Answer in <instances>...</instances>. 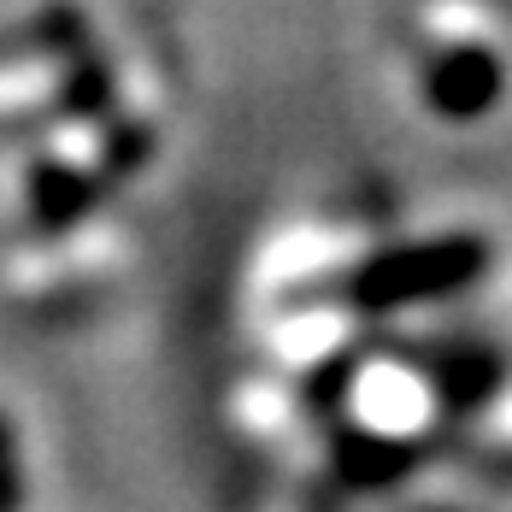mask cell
<instances>
[{
  "label": "cell",
  "mask_w": 512,
  "mask_h": 512,
  "mask_svg": "<svg viewBox=\"0 0 512 512\" xmlns=\"http://www.w3.org/2000/svg\"><path fill=\"white\" fill-rule=\"evenodd\" d=\"M489 271V242L477 236H436V242H407L389 254H371L348 283V301L359 312H395L418 301L460 295Z\"/></svg>",
  "instance_id": "6da1fadb"
},
{
  "label": "cell",
  "mask_w": 512,
  "mask_h": 512,
  "mask_svg": "<svg viewBox=\"0 0 512 512\" xmlns=\"http://www.w3.org/2000/svg\"><path fill=\"white\" fill-rule=\"evenodd\" d=\"M501 95H507V65L489 48H448L424 71V101L448 124H471V118L495 112Z\"/></svg>",
  "instance_id": "7a4b0ae2"
},
{
  "label": "cell",
  "mask_w": 512,
  "mask_h": 512,
  "mask_svg": "<svg viewBox=\"0 0 512 512\" xmlns=\"http://www.w3.org/2000/svg\"><path fill=\"white\" fill-rule=\"evenodd\" d=\"M336 471H342V483H354V489H383V483H395L401 471H412V448L407 442H389V436H342Z\"/></svg>",
  "instance_id": "3957f363"
},
{
  "label": "cell",
  "mask_w": 512,
  "mask_h": 512,
  "mask_svg": "<svg viewBox=\"0 0 512 512\" xmlns=\"http://www.w3.org/2000/svg\"><path fill=\"white\" fill-rule=\"evenodd\" d=\"M89 201H95L89 177H77L71 165H36V177H30V212H36L42 230H65L71 218L89 212Z\"/></svg>",
  "instance_id": "277c9868"
},
{
  "label": "cell",
  "mask_w": 512,
  "mask_h": 512,
  "mask_svg": "<svg viewBox=\"0 0 512 512\" xmlns=\"http://www.w3.org/2000/svg\"><path fill=\"white\" fill-rule=\"evenodd\" d=\"M436 383L448 389V401L454 407H471V401H483L489 395V383H495V354H454L436 365Z\"/></svg>",
  "instance_id": "5b68a950"
},
{
  "label": "cell",
  "mask_w": 512,
  "mask_h": 512,
  "mask_svg": "<svg viewBox=\"0 0 512 512\" xmlns=\"http://www.w3.org/2000/svg\"><path fill=\"white\" fill-rule=\"evenodd\" d=\"M24 507V465H18V430L0 418V512Z\"/></svg>",
  "instance_id": "8992f818"
},
{
  "label": "cell",
  "mask_w": 512,
  "mask_h": 512,
  "mask_svg": "<svg viewBox=\"0 0 512 512\" xmlns=\"http://www.w3.org/2000/svg\"><path fill=\"white\" fill-rule=\"evenodd\" d=\"M65 106H71V112H106V106H112V71L89 65V71H83V83L65 95Z\"/></svg>",
  "instance_id": "52a82bcc"
}]
</instances>
